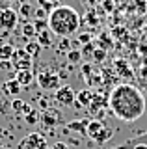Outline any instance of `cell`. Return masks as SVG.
I'll return each instance as SVG.
<instances>
[{"label": "cell", "mask_w": 147, "mask_h": 149, "mask_svg": "<svg viewBox=\"0 0 147 149\" xmlns=\"http://www.w3.org/2000/svg\"><path fill=\"white\" fill-rule=\"evenodd\" d=\"M108 106L117 119L132 123L145 114V97L132 84H119L110 91Z\"/></svg>", "instance_id": "cell-1"}, {"label": "cell", "mask_w": 147, "mask_h": 149, "mask_svg": "<svg viewBox=\"0 0 147 149\" xmlns=\"http://www.w3.org/2000/svg\"><path fill=\"white\" fill-rule=\"evenodd\" d=\"M80 26V15L71 6H56L52 13H49V28L52 34L60 37L73 36Z\"/></svg>", "instance_id": "cell-2"}, {"label": "cell", "mask_w": 147, "mask_h": 149, "mask_svg": "<svg viewBox=\"0 0 147 149\" xmlns=\"http://www.w3.org/2000/svg\"><path fill=\"white\" fill-rule=\"evenodd\" d=\"M86 136L89 140H93L95 143H104L106 140L112 138V130H110L103 121L99 119H89L88 129H86Z\"/></svg>", "instance_id": "cell-3"}, {"label": "cell", "mask_w": 147, "mask_h": 149, "mask_svg": "<svg viewBox=\"0 0 147 149\" xmlns=\"http://www.w3.org/2000/svg\"><path fill=\"white\" fill-rule=\"evenodd\" d=\"M37 84H39V88L41 90H45V91H56L60 90V77L56 73H52V71H43V73H39L37 74Z\"/></svg>", "instance_id": "cell-4"}, {"label": "cell", "mask_w": 147, "mask_h": 149, "mask_svg": "<svg viewBox=\"0 0 147 149\" xmlns=\"http://www.w3.org/2000/svg\"><path fill=\"white\" fill-rule=\"evenodd\" d=\"M11 65L17 71H28V69H32V65H34V58L24 49H17L11 56Z\"/></svg>", "instance_id": "cell-5"}, {"label": "cell", "mask_w": 147, "mask_h": 149, "mask_svg": "<svg viewBox=\"0 0 147 149\" xmlns=\"http://www.w3.org/2000/svg\"><path fill=\"white\" fill-rule=\"evenodd\" d=\"M19 149H49L47 147V140L43 138L41 132H32L21 142Z\"/></svg>", "instance_id": "cell-6"}, {"label": "cell", "mask_w": 147, "mask_h": 149, "mask_svg": "<svg viewBox=\"0 0 147 149\" xmlns=\"http://www.w3.org/2000/svg\"><path fill=\"white\" fill-rule=\"evenodd\" d=\"M17 22H19V11H15V9H2L0 11V28L2 30H13V28L17 26Z\"/></svg>", "instance_id": "cell-7"}, {"label": "cell", "mask_w": 147, "mask_h": 149, "mask_svg": "<svg viewBox=\"0 0 147 149\" xmlns=\"http://www.w3.org/2000/svg\"><path fill=\"white\" fill-rule=\"evenodd\" d=\"M54 99H56V102L62 104V106H73L75 101H76V93H75V90H73L71 86H62L60 90H56Z\"/></svg>", "instance_id": "cell-8"}, {"label": "cell", "mask_w": 147, "mask_h": 149, "mask_svg": "<svg viewBox=\"0 0 147 149\" xmlns=\"http://www.w3.org/2000/svg\"><path fill=\"white\" fill-rule=\"evenodd\" d=\"M39 119H41V123H43L47 129H54V127H58V125L63 121L60 110H56V108H47L43 114H41Z\"/></svg>", "instance_id": "cell-9"}, {"label": "cell", "mask_w": 147, "mask_h": 149, "mask_svg": "<svg viewBox=\"0 0 147 149\" xmlns=\"http://www.w3.org/2000/svg\"><path fill=\"white\" fill-rule=\"evenodd\" d=\"M2 90H4V95L17 99V95L22 91V88H21V84L17 82L15 78H10V80H6V82L2 84Z\"/></svg>", "instance_id": "cell-10"}, {"label": "cell", "mask_w": 147, "mask_h": 149, "mask_svg": "<svg viewBox=\"0 0 147 149\" xmlns=\"http://www.w3.org/2000/svg\"><path fill=\"white\" fill-rule=\"evenodd\" d=\"M93 95H95V93L89 91V90H80L78 93H76V101H75V104H73V106H76V108L89 106L91 101H93Z\"/></svg>", "instance_id": "cell-11"}, {"label": "cell", "mask_w": 147, "mask_h": 149, "mask_svg": "<svg viewBox=\"0 0 147 149\" xmlns=\"http://www.w3.org/2000/svg\"><path fill=\"white\" fill-rule=\"evenodd\" d=\"M88 123H89V118H82L78 121H69V123L65 125V130H67V132H69V130H76V132H80V134H84V136H86Z\"/></svg>", "instance_id": "cell-12"}, {"label": "cell", "mask_w": 147, "mask_h": 149, "mask_svg": "<svg viewBox=\"0 0 147 149\" xmlns=\"http://www.w3.org/2000/svg\"><path fill=\"white\" fill-rule=\"evenodd\" d=\"M15 80L21 84V88H26V86H30V84L34 82V73H32V69H28V71H17L15 73Z\"/></svg>", "instance_id": "cell-13"}, {"label": "cell", "mask_w": 147, "mask_h": 149, "mask_svg": "<svg viewBox=\"0 0 147 149\" xmlns=\"http://www.w3.org/2000/svg\"><path fill=\"white\" fill-rule=\"evenodd\" d=\"M106 97L103 95V93H95L93 95V101H91V104H89V108H91V112H99V110H103V108H106Z\"/></svg>", "instance_id": "cell-14"}, {"label": "cell", "mask_w": 147, "mask_h": 149, "mask_svg": "<svg viewBox=\"0 0 147 149\" xmlns=\"http://www.w3.org/2000/svg\"><path fill=\"white\" fill-rule=\"evenodd\" d=\"M11 108H13V112H17V114H21V116H26L28 112H32L30 106L26 104L24 101H21V99H13V102H11Z\"/></svg>", "instance_id": "cell-15"}, {"label": "cell", "mask_w": 147, "mask_h": 149, "mask_svg": "<svg viewBox=\"0 0 147 149\" xmlns=\"http://www.w3.org/2000/svg\"><path fill=\"white\" fill-rule=\"evenodd\" d=\"M13 52H15L13 45H10V43H0V60H2V62H6V60H11Z\"/></svg>", "instance_id": "cell-16"}, {"label": "cell", "mask_w": 147, "mask_h": 149, "mask_svg": "<svg viewBox=\"0 0 147 149\" xmlns=\"http://www.w3.org/2000/svg\"><path fill=\"white\" fill-rule=\"evenodd\" d=\"M41 49H43V47H41V45L37 43V41H34V39L28 41V43L24 45V50H26V52H28V54L32 56V58H37L39 52H41Z\"/></svg>", "instance_id": "cell-17"}, {"label": "cell", "mask_w": 147, "mask_h": 149, "mask_svg": "<svg viewBox=\"0 0 147 149\" xmlns=\"http://www.w3.org/2000/svg\"><path fill=\"white\" fill-rule=\"evenodd\" d=\"M37 43H39L41 47H45V49L52 45V39H50V30L39 32V34H37Z\"/></svg>", "instance_id": "cell-18"}, {"label": "cell", "mask_w": 147, "mask_h": 149, "mask_svg": "<svg viewBox=\"0 0 147 149\" xmlns=\"http://www.w3.org/2000/svg\"><path fill=\"white\" fill-rule=\"evenodd\" d=\"M22 36L30 37V41H32V37H37V32H35V28H34V22H26V24L22 26Z\"/></svg>", "instance_id": "cell-19"}, {"label": "cell", "mask_w": 147, "mask_h": 149, "mask_svg": "<svg viewBox=\"0 0 147 149\" xmlns=\"http://www.w3.org/2000/svg\"><path fill=\"white\" fill-rule=\"evenodd\" d=\"M114 67H116V71L119 73V74H123V77H130V69L127 67V63L123 62H119V60H116V63H114Z\"/></svg>", "instance_id": "cell-20"}, {"label": "cell", "mask_w": 147, "mask_h": 149, "mask_svg": "<svg viewBox=\"0 0 147 149\" xmlns=\"http://www.w3.org/2000/svg\"><path fill=\"white\" fill-rule=\"evenodd\" d=\"M32 13H34V8H32L30 4L22 2V4H21V8H19V17L28 19V17H32Z\"/></svg>", "instance_id": "cell-21"}, {"label": "cell", "mask_w": 147, "mask_h": 149, "mask_svg": "<svg viewBox=\"0 0 147 149\" xmlns=\"http://www.w3.org/2000/svg\"><path fill=\"white\" fill-rule=\"evenodd\" d=\"M39 118H41V114H39L37 110L32 108V112H28V114L24 116V121H26V123H30V125H35L39 121Z\"/></svg>", "instance_id": "cell-22"}, {"label": "cell", "mask_w": 147, "mask_h": 149, "mask_svg": "<svg viewBox=\"0 0 147 149\" xmlns=\"http://www.w3.org/2000/svg\"><path fill=\"white\" fill-rule=\"evenodd\" d=\"M67 60H69L71 63H78L80 60H82V50H78V49L69 50V52H67Z\"/></svg>", "instance_id": "cell-23"}, {"label": "cell", "mask_w": 147, "mask_h": 149, "mask_svg": "<svg viewBox=\"0 0 147 149\" xmlns=\"http://www.w3.org/2000/svg\"><path fill=\"white\" fill-rule=\"evenodd\" d=\"M110 43H112V39H110V37L108 36H101L99 37V49H103V50H106V49H110V47H112V45H110Z\"/></svg>", "instance_id": "cell-24"}, {"label": "cell", "mask_w": 147, "mask_h": 149, "mask_svg": "<svg viewBox=\"0 0 147 149\" xmlns=\"http://www.w3.org/2000/svg\"><path fill=\"white\" fill-rule=\"evenodd\" d=\"M39 6L43 8L47 13H52V11H54V8H56L52 2H50V0H39Z\"/></svg>", "instance_id": "cell-25"}, {"label": "cell", "mask_w": 147, "mask_h": 149, "mask_svg": "<svg viewBox=\"0 0 147 149\" xmlns=\"http://www.w3.org/2000/svg\"><path fill=\"white\" fill-rule=\"evenodd\" d=\"M47 24H49V21H47V22H45V21H43V19H37V21H35V22H34V28H35V32H37V34H39V32H43V30H47Z\"/></svg>", "instance_id": "cell-26"}, {"label": "cell", "mask_w": 147, "mask_h": 149, "mask_svg": "<svg viewBox=\"0 0 147 149\" xmlns=\"http://www.w3.org/2000/svg\"><path fill=\"white\" fill-rule=\"evenodd\" d=\"M104 58H106V50H103V49H95V52H93V60H95V62H103Z\"/></svg>", "instance_id": "cell-27"}, {"label": "cell", "mask_w": 147, "mask_h": 149, "mask_svg": "<svg viewBox=\"0 0 147 149\" xmlns=\"http://www.w3.org/2000/svg\"><path fill=\"white\" fill-rule=\"evenodd\" d=\"M95 52V47H93V43H88L84 47V50H82V54H93Z\"/></svg>", "instance_id": "cell-28"}, {"label": "cell", "mask_w": 147, "mask_h": 149, "mask_svg": "<svg viewBox=\"0 0 147 149\" xmlns=\"http://www.w3.org/2000/svg\"><path fill=\"white\" fill-rule=\"evenodd\" d=\"M49 149H69L67 143H63V142H58V143H54L52 147H49Z\"/></svg>", "instance_id": "cell-29"}, {"label": "cell", "mask_w": 147, "mask_h": 149, "mask_svg": "<svg viewBox=\"0 0 147 149\" xmlns=\"http://www.w3.org/2000/svg\"><path fill=\"white\" fill-rule=\"evenodd\" d=\"M45 13H47L45 9H37V11H35V17H37V19H45Z\"/></svg>", "instance_id": "cell-30"}, {"label": "cell", "mask_w": 147, "mask_h": 149, "mask_svg": "<svg viewBox=\"0 0 147 149\" xmlns=\"http://www.w3.org/2000/svg\"><path fill=\"white\" fill-rule=\"evenodd\" d=\"M132 149H147V143H134Z\"/></svg>", "instance_id": "cell-31"}, {"label": "cell", "mask_w": 147, "mask_h": 149, "mask_svg": "<svg viewBox=\"0 0 147 149\" xmlns=\"http://www.w3.org/2000/svg\"><path fill=\"white\" fill-rule=\"evenodd\" d=\"M82 73H86V74L91 73V67H89V65H84V67H82Z\"/></svg>", "instance_id": "cell-32"}, {"label": "cell", "mask_w": 147, "mask_h": 149, "mask_svg": "<svg viewBox=\"0 0 147 149\" xmlns=\"http://www.w3.org/2000/svg\"><path fill=\"white\" fill-rule=\"evenodd\" d=\"M50 2H52L54 6H56V4H60V0H50Z\"/></svg>", "instance_id": "cell-33"}]
</instances>
